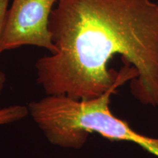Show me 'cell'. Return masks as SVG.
Instances as JSON below:
<instances>
[{
  "label": "cell",
  "instance_id": "obj_1",
  "mask_svg": "<svg viewBox=\"0 0 158 158\" xmlns=\"http://www.w3.org/2000/svg\"><path fill=\"white\" fill-rule=\"evenodd\" d=\"M49 30L56 53L39 59L37 83L48 95L89 100L121 76L114 55L135 68L130 91L158 107V2L153 0H58Z\"/></svg>",
  "mask_w": 158,
  "mask_h": 158
},
{
  "label": "cell",
  "instance_id": "obj_2",
  "mask_svg": "<svg viewBox=\"0 0 158 158\" xmlns=\"http://www.w3.org/2000/svg\"><path fill=\"white\" fill-rule=\"evenodd\" d=\"M124 64L116 84L98 98L74 100L65 95H48L29 104V114L51 143L78 149L84 145L89 134L98 133L111 141L133 142L158 157V138L137 133L110 110L112 94L138 76L134 67Z\"/></svg>",
  "mask_w": 158,
  "mask_h": 158
},
{
  "label": "cell",
  "instance_id": "obj_3",
  "mask_svg": "<svg viewBox=\"0 0 158 158\" xmlns=\"http://www.w3.org/2000/svg\"><path fill=\"white\" fill-rule=\"evenodd\" d=\"M58 0H13L6 16L2 50L35 45L51 54L56 48L49 30L52 7Z\"/></svg>",
  "mask_w": 158,
  "mask_h": 158
},
{
  "label": "cell",
  "instance_id": "obj_4",
  "mask_svg": "<svg viewBox=\"0 0 158 158\" xmlns=\"http://www.w3.org/2000/svg\"><path fill=\"white\" fill-rule=\"evenodd\" d=\"M28 114V108L19 105L0 108V124H10L19 121L26 117Z\"/></svg>",
  "mask_w": 158,
  "mask_h": 158
},
{
  "label": "cell",
  "instance_id": "obj_5",
  "mask_svg": "<svg viewBox=\"0 0 158 158\" xmlns=\"http://www.w3.org/2000/svg\"><path fill=\"white\" fill-rule=\"evenodd\" d=\"M10 0H0V53L3 51L2 50V39L4 28H5L6 16L8 10ZM6 81V76L5 73L0 71V96L5 86Z\"/></svg>",
  "mask_w": 158,
  "mask_h": 158
}]
</instances>
